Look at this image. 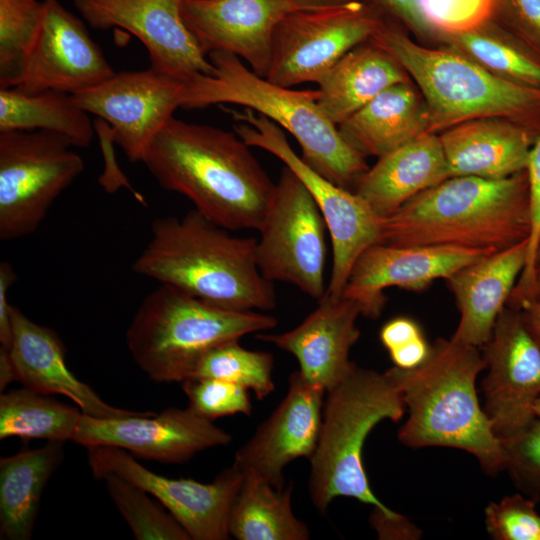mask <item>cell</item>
Masks as SVG:
<instances>
[{"mask_svg":"<svg viewBox=\"0 0 540 540\" xmlns=\"http://www.w3.org/2000/svg\"><path fill=\"white\" fill-rule=\"evenodd\" d=\"M207 57L215 73L185 82L181 108L202 109L227 103L252 109L293 135L301 147L302 160L313 170L354 192L369 166L323 113L317 103V90L276 85L229 52L213 51Z\"/></svg>","mask_w":540,"mask_h":540,"instance_id":"5","label":"cell"},{"mask_svg":"<svg viewBox=\"0 0 540 540\" xmlns=\"http://www.w3.org/2000/svg\"><path fill=\"white\" fill-rule=\"evenodd\" d=\"M403 396L386 375L355 365L325 394L317 446L310 461L308 493L313 506L325 513L337 497L354 498L393 513L374 494L362 460L365 440L382 420L399 421Z\"/></svg>","mask_w":540,"mask_h":540,"instance_id":"7","label":"cell"},{"mask_svg":"<svg viewBox=\"0 0 540 540\" xmlns=\"http://www.w3.org/2000/svg\"><path fill=\"white\" fill-rule=\"evenodd\" d=\"M185 82L152 68L115 72L104 82L72 94L76 104L103 120L131 162H142L157 134L181 107Z\"/></svg>","mask_w":540,"mask_h":540,"instance_id":"14","label":"cell"},{"mask_svg":"<svg viewBox=\"0 0 540 540\" xmlns=\"http://www.w3.org/2000/svg\"><path fill=\"white\" fill-rule=\"evenodd\" d=\"M430 345L425 336L389 352L394 365L402 369L419 366L428 356Z\"/></svg>","mask_w":540,"mask_h":540,"instance_id":"48","label":"cell"},{"mask_svg":"<svg viewBox=\"0 0 540 540\" xmlns=\"http://www.w3.org/2000/svg\"><path fill=\"white\" fill-rule=\"evenodd\" d=\"M64 135L45 130L0 131V239L33 234L84 161Z\"/></svg>","mask_w":540,"mask_h":540,"instance_id":"9","label":"cell"},{"mask_svg":"<svg viewBox=\"0 0 540 540\" xmlns=\"http://www.w3.org/2000/svg\"><path fill=\"white\" fill-rule=\"evenodd\" d=\"M229 231L195 209L156 218L132 269L221 308L272 310L276 295L257 266V240Z\"/></svg>","mask_w":540,"mask_h":540,"instance_id":"2","label":"cell"},{"mask_svg":"<svg viewBox=\"0 0 540 540\" xmlns=\"http://www.w3.org/2000/svg\"><path fill=\"white\" fill-rule=\"evenodd\" d=\"M526 173L530 204L526 263L507 302L508 306L517 309L523 306L531 288L540 246V134L530 150Z\"/></svg>","mask_w":540,"mask_h":540,"instance_id":"41","label":"cell"},{"mask_svg":"<svg viewBox=\"0 0 540 540\" xmlns=\"http://www.w3.org/2000/svg\"><path fill=\"white\" fill-rule=\"evenodd\" d=\"M87 459L95 478L113 474L147 491L177 520L190 540L230 537V512L244 478L233 465L221 471L212 482L202 483L158 475L117 447H88Z\"/></svg>","mask_w":540,"mask_h":540,"instance_id":"13","label":"cell"},{"mask_svg":"<svg viewBox=\"0 0 540 540\" xmlns=\"http://www.w3.org/2000/svg\"><path fill=\"white\" fill-rule=\"evenodd\" d=\"M382 20L362 0L292 11L274 30L265 78L288 88L318 83L346 53L370 40Z\"/></svg>","mask_w":540,"mask_h":540,"instance_id":"12","label":"cell"},{"mask_svg":"<svg viewBox=\"0 0 540 540\" xmlns=\"http://www.w3.org/2000/svg\"><path fill=\"white\" fill-rule=\"evenodd\" d=\"M505 470L522 495L540 503V418L517 435L501 441Z\"/></svg>","mask_w":540,"mask_h":540,"instance_id":"38","label":"cell"},{"mask_svg":"<svg viewBox=\"0 0 540 540\" xmlns=\"http://www.w3.org/2000/svg\"><path fill=\"white\" fill-rule=\"evenodd\" d=\"M298 9L294 0H185L182 17L206 56L232 53L265 78L274 30Z\"/></svg>","mask_w":540,"mask_h":540,"instance_id":"21","label":"cell"},{"mask_svg":"<svg viewBox=\"0 0 540 540\" xmlns=\"http://www.w3.org/2000/svg\"><path fill=\"white\" fill-rule=\"evenodd\" d=\"M440 38L493 74L540 88V57L493 19L475 30Z\"/></svg>","mask_w":540,"mask_h":540,"instance_id":"33","label":"cell"},{"mask_svg":"<svg viewBox=\"0 0 540 540\" xmlns=\"http://www.w3.org/2000/svg\"><path fill=\"white\" fill-rule=\"evenodd\" d=\"M235 132L171 118L142 163L165 190L228 230H259L275 186Z\"/></svg>","mask_w":540,"mask_h":540,"instance_id":"1","label":"cell"},{"mask_svg":"<svg viewBox=\"0 0 540 540\" xmlns=\"http://www.w3.org/2000/svg\"><path fill=\"white\" fill-rule=\"evenodd\" d=\"M451 177L439 135L426 133L378 158L354 192L381 219Z\"/></svg>","mask_w":540,"mask_h":540,"instance_id":"26","label":"cell"},{"mask_svg":"<svg viewBox=\"0 0 540 540\" xmlns=\"http://www.w3.org/2000/svg\"><path fill=\"white\" fill-rule=\"evenodd\" d=\"M273 356L266 351L242 347L239 339L222 342L199 360L191 377L216 378L230 381L252 390L258 400L274 390Z\"/></svg>","mask_w":540,"mask_h":540,"instance_id":"35","label":"cell"},{"mask_svg":"<svg viewBox=\"0 0 540 540\" xmlns=\"http://www.w3.org/2000/svg\"><path fill=\"white\" fill-rule=\"evenodd\" d=\"M17 280L13 266L7 261L0 263V345L9 349L12 339V305L8 301L9 288Z\"/></svg>","mask_w":540,"mask_h":540,"instance_id":"46","label":"cell"},{"mask_svg":"<svg viewBox=\"0 0 540 540\" xmlns=\"http://www.w3.org/2000/svg\"><path fill=\"white\" fill-rule=\"evenodd\" d=\"M359 315L361 307L355 300L325 293L295 328L279 334H257L256 338L293 355L303 378L327 392L355 367L349 353L360 337L356 325Z\"/></svg>","mask_w":540,"mask_h":540,"instance_id":"22","label":"cell"},{"mask_svg":"<svg viewBox=\"0 0 540 540\" xmlns=\"http://www.w3.org/2000/svg\"><path fill=\"white\" fill-rule=\"evenodd\" d=\"M533 410H534L535 416L540 418V395L535 401Z\"/></svg>","mask_w":540,"mask_h":540,"instance_id":"53","label":"cell"},{"mask_svg":"<svg viewBox=\"0 0 540 540\" xmlns=\"http://www.w3.org/2000/svg\"><path fill=\"white\" fill-rule=\"evenodd\" d=\"M83 412L26 387L0 396V439L73 441Z\"/></svg>","mask_w":540,"mask_h":540,"instance_id":"32","label":"cell"},{"mask_svg":"<svg viewBox=\"0 0 540 540\" xmlns=\"http://www.w3.org/2000/svg\"><path fill=\"white\" fill-rule=\"evenodd\" d=\"M380 341L388 352L403 347L424 336L420 325L409 317H396L380 330Z\"/></svg>","mask_w":540,"mask_h":540,"instance_id":"45","label":"cell"},{"mask_svg":"<svg viewBox=\"0 0 540 540\" xmlns=\"http://www.w3.org/2000/svg\"><path fill=\"white\" fill-rule=\"evenodd\" d=\"M188 407L209 420L235 414L250 416L252 404L248 389L226 380L191 377L181 382Z\"/></svg>","mask_w":540,"mask_h":540,"instance_id":"37","label":"cell"},{"mask_svg":"<svg viewBox=\"0 0 540 540\" xmlns=\"http://www.w3.org/2000/svg\"><path fill=\"white\" fill-rule=\"evenodd\" d=\"M39 37L15 87L31 94L57 90L75 94L96 86L115 71L84 23L58 0H43Z\"/></svg>","mask_w":540,"mask_h":540,"instance_id":"20","label":"cell"},{"mask_svg":"<svg viewBox=\"0 0 540 540\" xmlns=\"http://www.w3.org/2000/svg\"><path fill=\"white\" fill-rule=\"evenodd\" d=\"M89 115L69 93L0 88V131L45 130L66 136L76 148H87L95 133Z\"/></svg>","mask_w":540,"mask_h":540,"instance_id":"31","label":"cell"},{"mask_svg":"<svg viewBox=\"0 0 540 540\" xmlns=\"http://www.w3.org/2000/svg\"><path fill=\"white\" fill-rule=\"evenodd\" d=\"M11 319L9 350L23 387L45 395H63L92 417L119 418L139 413L108 404L79 380L68 368L65 347L53 329L35 323L15 306Z\"/></svg>","mask_w":540,"mask_h":540,"instance_id":"23","label":"cell"},{"mask_svg":"<svg viewBox=\"0 0 540 540\" xmlns=\"http://www.w3.org/2000/svg\"><path fill=\"white\" fill-rule=\"evenodd\" d=\"M497 250L430 245L374 244L356 259L343 296L355 300L363 316L377 319L387 298L384 290L398 287L421 292L439 279Z\"/></svg>","mask_w":540,"mask_h":540,"instance_id":"18","label":"cell"},{"mask_svg":"<svg viewBox=\"0 0 540 540\" xmlns=\"http://www.w3.org/2000/svg\"><path fill=\"white\" fill-rule=\"evenodd\" d=\"M527 239L486 255L448 278L446 285L460 314L452 339L482 348L525 267Z\"/></svg>","mask_w":540,"mask_h":540,"instance_id":"24","label":"cell"},{"mask_svg":"<svg viewBox=\"0 0 540 540\" xmlns=\"http://www.w3.org/2000/svg\"><path fill=\"white\" fill-rule=\"evenodd\" d=\"M373 6L383 18L397 23L419 38L438 37L425 20L417 0H363Z\"/></svg>","mask_w":540,"mask_h":540,"instance_id":"43","label":"cell"},{"mask_svg":"<svg viewBox=\"0 0 540 540\" xmlns=\"http://www.w3.org/2000/svg\"><path fill=\"white\" fill-rule=\"evenodd\" d=\"M324 218L309 190L284 165L275 193L258 230L256 263L269 281L294 285L320 300L325 292L327 258Z\"/></svg>","mask_w":540,"mask_h":540,"instance_id":"11","label":"cell"},{"mask_svg":"<svg viewBox=\"0 0 540 540\" xmlns=\"http://www.w3.org/2000/svg\"><path fill=\"white\" fill-rule=\"evenodd\" d=\"M302 9L322 8L341 5L356 0H294ZM363 1V0H362Z\"/></svg>","mask_w":540,"mask_h":540,"instance_id":"52","label":"cell"},{"mask_svg":"<svg viewBox=\"0 0 540 540\" xmlns=\"http://www.w3.org/2000/svg\"><path fill=\"white\" fill-rule=\"evenodd\" d=\"M95 132L99 135L102 142V150L105 162L103 174L99 177V183L106 192L113 193L121 187L127 188L138 202L144 203L141 194L137 193L130 185L126 176L119 169L114 158L112 143H114L111 129L106 122L97 119L94 124Z\"/></svg>","mask_w":540,"mask_h":540,"instance_id":"44","label":"cell"},{"mask_svg":"<svg viewBox=\"0 0 540 540\" xmlns=\"http://www.w3.org/2000/svg\"><path fill=\"white\" fill-rule=\"evenodd\" d=\"M536 503L522 494L490 503L485 510L486 530L496 540H540Z\"/></svg>","mask_w":540,"mask_h":540,"instance_id":"40","label":"cell"},{"mask_svg":"<svg viewBox=\"0 0 540 540\" xmlns=\"http://www.w3.org/2000/svg\"><path fill=\"white\" fill-rule=\"evenodd\" d=\"M235 121L234 132L250 147L270 152L290 168L314 198L327 226L333 263L326 294L342 295L350 271L360 254L382 242V221L355 192L329 181L298 156L283 129L256 111L226 109Z\"/></svg>","mask_w":540,"mask_h":540,"instance_id":"10","label":"cell"},{"mask_svg":"<svg viewBox=\"0 0 540 540\" xmlns=\"http://www.w3.org/2000/svg\"><path fill=\"white\" fill-rule=\"evenodd\" d=\"M44 2L0 0V88L15 87L43 24Z\"/></svg>","mask_w":540,"mask_h":540,"instance_id":"34","label":"cell"},{"mask_svg":"<svg viewBox=\"0 0 540 540\" xmlns=\"http://www.w3.org/2000/svg\"><path fill=\"white\" fill-rule=\"evenodd\" d=\"M538 258H540V246H539V250H538V257H537V260ZM537 263V262H536Z\"/></svg>","mask_w":540,"mask_h":540,"instance_id":"54","label":"cell"},{"mask_svg":"<svg viewBox=\"0 0 540 540\" xmlns=\"http://www.w3.org/2000/svg\"><path fill=\"white\" fill-rule=\"evenodd\" d=\"M539 133L503 118H481L439 134L450 176L503 179L527 168Z\"/></svg>","mask_w":540,"mask_h":540,"instance_id":"25","label":"cell"},{"mask_svg":"<svg viewBox=\"0 0 540 540\" xmlns=\"http://www.w3.org/2000/svg\"><path fill=\"white\" fill-rule=\"evenodd\" d=\"M73 1L92 28H122L138 38L148 52L150 68L184 82L215 73L183 20L185 0Z\"/></svg>","mask_w":540,"mask_h":540,"instance_id":"16","label":"cell"},{"mask_svg":"<svg viewBox=\"0 0 540 540\" xmlns=\"http://www.w3.org/2000/svg\"><path fill=\"white\" fill-rule=\"evenodd\" d=\"M492 19L540 57V0H496Z\"/></svg>","mask_w":540,"mask_h":540,"instance_id":"42","label":"cell"},{"mask_svg":"<svg viewBox=\"0 0 540 540\" xmlns=\"http://www.w3.org/2000/svg\"><path fill=\"white\" fill-rule=\"evenodd\" d=\"M294 486L281 489L245 474L229 518L230 536L238 540H307L308 526L292 510Z\"/></svg>","mask_w":540,"mask_h":540,"instance_id":"30","label":"cell"},{"mask_svg":"<svg viewBox=\"0 0 540 540\" xmlns=\"http://www.w3.org/2000/svg\"><path fill=\"white\" fill-rule=\"evenodd\" d=\"M406 30L383 18L370 40L390 53L418 86L429 117V133L457 124L503 118L537 131L540 88L501 78L456 50L413 41Z\"/></svg>","mask_w":540,"mask_h":540,"instance_id":"6","label":"cell"},{"mask_svg":"<svg viewBox=\"0 0 540 540\" xmlns=\"http://www.w3.org/2000/svg\"><path fill=\"white\" fill-rule=\"evenodd\" d=\"M537 302H540V258H538L535 266L531 288L529 290L525 303L521 308L528 304Z\"/></svg>","mask_w":540,"mask_h":540,"instance_id":"51","label":"cell"},{"mask_svg":"<svg viewBox=\"0 0 540 540\" xmlns=\"http://www.w3.org/2000/svg\"><path fill=\"white\" fill-rule=\"evenodd\" d=\"M488 373L482 381L483 409L495 435L511 438L536 417L540 395V347L530 335L518 309L505 306L490 339L482 347Z\"/></svg>","mask_w":540,"mask_h":540,"instance_id":"15","label":"cell"},{"mask_svg":"<svg viewBox=\"0 0 540 540\" xmlns=\"http://www.w3.org/2000/svg\"><path fill=\"white\" fill-rule=\"evenodd\" d=\"M259 311L218 307L166 284L142 300L126 331L138 367L156 382H183L214 346L276 326Z\"/></svg>","mask_w":540,"mask_h":540,"instance_id":"8","label":"cell"},{"mask_svg":"<svg viewBox=\"0 0 540 540\" xmlns=\"http://www.w3.org/2000/svg\"><path fill=\"white\" fill-rule=\"evenodd\" d=\"M370 523L380 539L414 538V528L409 521L396 512L387 513L373 507Z\"/></svg>","mask_w":540,"mask_h":540,"instance_id":"47","label":"cell"},{"mask_svg":"<svg viewBox=\"0 0 540 540\" xmlns=\"http://www.w3.org/2000/svg\"><path fill=\"white\" fill-rule=\"evenodd\" d=\"M529 233L525 170L503 179L447 178L383 219L381 243L500 251L528 239Z\"/></svg>","mask_w":540,"mask_h":540,"instance_id":"4","label":"cell"},{"mask_svg":"<svg viewBox=\"0 0 540 540\" xmlns=\"http://www.w3.org/2000/svg\"><path fill=\"white\" fill-rule=\"evenodd\" d=\"M409 81L408 74L381 46L368 40L338 60L317 83V103L336 125L386 88Z\"/></svg>","mask_w":540,"mask_h":540,"instance_id":"28","label":"cell"},{"mask_svg":"<svg viewBox=\"0 0 540 540\" xmlns=\"http://www.w3.org/2000/svg\"><path fill=\"white\" fill-rule=\"evenodd\" d=\"M486 364L479 348L438 338L417 367L388 369L409 417L398 438L410 448L450 447L473 455L485 473L505 470L501 440L480 406L476 379Z\"/></svg>","mask_w":540,"mask_h":540,"instance_id":"3","label":"cell"},{"mask_svg":"<svg viewBox=\"0 0 540 540\" xmlns=\"http://www.w3.org/2000/svg\"><path fill=\"white\" fill-rule=\"evenodd\" d=\"M325 394L322 387L294 371L286 396L237 450L232 465L243 475L283 488L285 466L297 458L310 459L315 451Z\"/></svg>","mask_w":540,"mask_h":540,"instance_id":"19","label":"cell"},{"mask_svg":"<svg viewBox=\"0 0 540 540\" xmlns=\"http://www.w3.org/2000/svg\"><path fill=\"white\" fill-rule=\"evenodd\" d=\"M520 312L526 329L540 347V302L528 304Z\"/></svg>","mask_w":540,"mask_h":540,"instance_id":"49","label":"cell"},{"mask_svg":"<svg viewBox=\"0 0 540 540\" xmlns=\"http://www.w3.org/2000/svg\"><path fill=\"white\" fill-rule=\"evenodd\" d=\"M63 441H48L0 459V531L2 538H31L40 500L64 455Z\"/></svg>","mask_w":540,"mask_h":540,"instance_id":"29","label":"cell"},{"mask_svg":"<svg viewBox=\"0 0 540 540\" xmlns=\"http://www.w3.org/2000/svg\"><path fill=\"white\" fill-rule=\"evenodd\" d=\"M231 441L227 431L189 407H169L159 414L139 412L119 418L83 413L73 440L86 448L112 446L136 458L170 464L184 463L198 452Z\"/></svg>","mask_w":540,"mask_h":540,"instance_id":"17","label":"cell"},{"mask_svg":"<svg viewBox=\"0 0 540 540\" xmlns=\"http://www.w3.org/2000/svg\"><path fill=\"white\" fill-rule=\"evenodd\" d=\"M100 480L137 540H190L177 520L147 491L113 474Z\"/></svg>","mask_w":540,"mask_h":540,"instance_id":"36","label":"cell"},{"mask_svg":"<svg viewBox=\"0 0 540 540\" xmlns=\"http://www.w3.org/2000/svg\"><path fill=\"white\" fill-rule=\"evenodd\" d=\"M434 32L448 36L475 30L493 18L496 0H417Z\"/></svg>","mask_w":540,"mask_h":540,"instance_id":"39","label":"cell"},{"mask_svg":"<svg viewBox=\"0 0 540 540\" xmlns=\"http://www.w3.org/2000/svg\"><path fill=\"white\" fill-rule=\"evenodd\" d=\"M364 157L377 158L429 133L424 100L409 81L394 84L337 126Z\"/></svg>","mask_w":540,"mask_h":540,"instance_id":"27","label":"cell"},{"mask_svg":"<svg viewBox=\"0 0 540 540\" xmlns=\"http://www.w3.org/2000/svg\"><path fill=\"white\" fill-rule=\"evenodd\" d=\"M17 380L10 350L0 346V390L3 392L10 382Z\"/></svg>","mask_w":540,"mask_h":540,"instance_id":"50","label":"cell"}]
</instances>
